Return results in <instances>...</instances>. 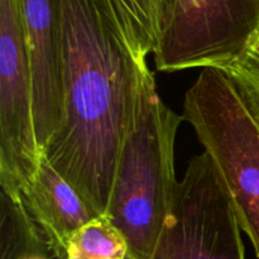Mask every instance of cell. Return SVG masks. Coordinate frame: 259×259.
<instances>
[{"mask_svg": "<svg viewBox=\"0 0 259 259\" xmlns=\"http://www.w3.org/2000/svg\"><path fill=\"white\" fill-rule=\"evenodd\" d=\"M128 242L106 215H99L70 239L65 259H128Z\"/></svg>", "mask_w": 259, "mask_h": 259, "instance_id": "obj_10", "label": "cell"}, {"mask_svg": "<svg viewBox=\"0 0 259 259\" xmlns=\"http://www.w3.org/2000/svg\"><path fill=\"white\" fill-rule=\"evenodd\" d=\"M184 120L163 103L147 67L105 212L125 237L129 259L151 258L169 214L179 185L175 143Z\"/></svg>", "mask_w": 259, "mask_h": 259, "instance_id": "obj_2", "label": "cell"}, {"mask_svg": "<svg viewBox=\"0 0 259 259\" xmlns=\"http://www.w3.org/2000/svg\"><path fill=\"white\" fill-rule=\"evenodd\" d=\"M111 4L133 52L147 60L156 50L176 0H111Z\"/></svg>", "mask_w": 259, "mask_h": 259, "instance_id": "obj_9", "label": "cell"}, {"mask_svg": "<svg viewBox=\"0 0 259 259\" xmlns=\"http://www.w3.org/2000/svg\"><path fill=\"white\" fill-rule=\"evenodd\" d=\"M239 224L207 153L190 159L149 259H245Z\"/></svg>", "mask_w": 259, "mask_h": 259, "instance_id": "obj_4", "label": "cell"}, {"mask_svg": "<svg viewBox=\"0 0 259 259\" xmlns=\"http://www.w3.org/2000/svg\"><path fill=\"white\" fill-rule=\"evenodd\" d=\"M42 152L35 138L33 73L20 0H0V189L13 199L32 181Z\"/></svg>", "mask_w": 259, "mask_h": 259, "instance_id": "obj_5", "label": "cell"}, {"mask_svg": "<svg viewBox=\"0 0 259 259\" xmlns=\"http://www.w3.org/2000/svg\"><path fill=\"white\" fill-rule=\"evenodd\" d=\"M128 259H129V258H128Z\"/></svg>", "mask_w": 259, "mask_h": 259, "instance_id": "obj_12", "label": "cell"}, {"mask_svg": "<svg viewBox=\"0 0 259 259\" xmlns=\"http://www.w3.org/2000/svg\"><path fill=\"white\" fill-rule=\"evenodd\" d=\"M60 9L65 121L43 157L105 215L148 65L132 50L111 0H60Z\"/></svg>", "mask_w": 259, "mask_h": 259, "instance_id": "obj_1", "label": "cell"}, {"mask_svg": "<svg viewBox=\"0 0 259 259\" xmlns=\"http://www.w3.org/2000/svg\"><path fill=\"white\" fill-rule=\"evenodd\" d=\"M20 200L56 259H65L72 235L99 217L45 157L35 176L20 192Z\"/></svg>", "mask_w": 259, "mask_h": 259, "instance_id": "obj_8", "label": "cell"}, {"mask_svg": "<svg viewBox=\"0 0 259 259\" xmlns=\"http://www.w3.org/2000/svg\"><path fill=\"white\" fill-rule=\"evenodd\" d=\"M184 118L214 162L259 259V126L225 73L214 67L202 68L186 91Z\"/></svg>", "mask_w": 259, "mask_h": 259, "instance_id": "obj_3", "label": "cell"}, {"mask_svg": "<svg viewBox=\"0 0 259 259\" xmlns=\"http://www.w3.org/2000/svg\"><path fill=\"white\" fill-rule=\"evenodd\" d=\"M222 70L259 126V33L238 58Z\"/></svg>", "mask_w": 259, "mask_h": 259, "instance_id": "obj_11", "label": "cell"}, {"mask_svg": "<svg viewBox=\"0 0 259 259\" xmlns=\"http://www.w3.org/2000/svg\"><path fill=\"white\" fill-rule=\"evenodd\" d=\"M33 73V114L40 152L65 121L60 0H20Z\"/></svg>", "mask_w": 259, "mask_h": 259, "instance_id": "obj_7", "label": "cell"}, {"mask_svg": "<svg viewBox=\"0 0 259 259\" xmlns=\"http://www.w3.org/2000/svg\"><path fill=\"white\" fill-rule=\"evenodd\" d=\"M259 33V0H176L154 50L158 71L220 68Z\"/></svg>", "mask_w": 259, "mask_h": 259, "instance_id": "obj_6", "label": "cell"}]
</instances>
